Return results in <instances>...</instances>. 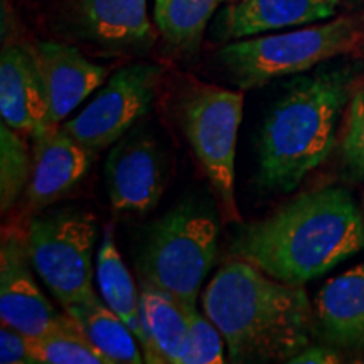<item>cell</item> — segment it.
I'll return each instance as SVG.
<instances>
[{
	"mask_svg": "<svg viewBox=\"0 0 364 364\" xmlns=\"http://www.w3.org/2000/svg\"><path fill=\"white\" fill-rule=\"evenodd\" d=\"M363 248L361 206L349 191L326 186L299 194L270 216L241 226L230 250L272 279L304 285Z\"/></svg>",
	"mask_w": 364,
	"mask_h": 364,
	"instance_id": "1",
	"label": "cell"
},
{
	"mask_svg": "<svg viewBox=\"0 0 364 364\" xmlns=\"http://www.w3.org/2000/svg\"><path fill=\"white\" fill-rule=\"evenodd\" d=\"M203 307L225 338L231 363H290L316 336L314 306L302 285L272 279L240 258L213 277Z\"/></svg>",
	"mask_w": 364,
	"mask_h": 364,
	"instance_id": "2",
	"label": "cell"
},
{
	"mask_svg": "<svg viewBox=\"0 0 364 364\" xmlns=\"http://www.w3.org/2000/svg\"><path fill=\"white\" fill-rule=\"evenodd\" d=\"M356 78L358 68L346 65L299 76L287 86L258 139L262 189L290 193L331 156Z\"/></svg>",
	"mask_w": 364,
	"mask_h": 364,
	"instance_id": "3",
	"label": "cell"
},
{
	"mask_svg": "<svg viewBox=\"0 0 364 364\" xmlns=\"http://www.w3.org/2000/svg\"><path fill=\"white\" fill-rule=\"evenodd\" d=\"M220 223L198 201L177 204L147 228L136 252L140 280L196 307L204 279L218 258Z\"/></svg>",
	"mask_w": 364,
	"mask_h": 364,
	"instance_id": "4",
	"label": "cell"
},
{
	"mask_svg": "<svg viewBox=\"0 0 364 364\" xmlns=\"http://www.w3.org/2000/svg\"><path fill=\"white\" fill-rule=\"evenodd\" d=\"M171 113L211 182L225 220L240 223L235 159L243 118V93L186 80L171 98Z\"/></svg>",
	"mask_w": 364,
	"mask_h": 364,
	"instance_id": "5",
	"label": "cell"
},
{
	"mask_svg": "<svg viewBox=\"0 0 364 364\" xmlns=\"http://www.w3.org/2000/svg\"><path fill=\"white\" fill-rule=\"evenodd\" d=\"M364 43V27L354 17H338L324 24L290 33L236 39L218 54L231 81L241 90L262 88L273 80L306 73Z\"/></svg>",
	"mask_w": 364,
	"mask_h": 364,
	"instance_id": "6",
	"label": "cell"
},
{
	"mask_svg": "<svg viewBox=\"0 0 364 364\" xmlns=\"http://www.w3.org/2000/svg\"><path fill=\"white\" fill-rule=\"evenodd\" d=\"M95 216L65 206L43 209L29 221L26 245L34 272L65 309L93 297Z\"/></svg>",
	"mask_w": 364,
	"mask_h": 364,
	"instance_id": "7",
	"label": "cell"
},
{
	"mask_svg": "<svg viewBox=\"0 0 364 364\" xmlns=\"http://www.w3.org/2000/svg\"><path fill=\"white\" fill-rule=\"evenodd\" d=\"M164 68L135 63L113 73L78 115L61 127L97 154L115 145L150 110Z\"/></svg>",
	"mask_w": 364,
	"mask_h": 364,
	"instance_id": "8",
	"label": "cell"
},
{
	"mask_svg": "<svg viewBox=\"0 0 364 364\" xmlns=\"http://www.w3.org/2000/svg\"><path fill=\"white\" fill-rule=\"evenodd\" d=\"M167 172L166 152L149 132L132 130L122 136L105 162L113 215L139 218L152 211L166 191Z\"/></svg>",
	"mask_w": 364,
	"mask_h": 364,
	"instance_id": "9",
	"label": "cell"
},
{
	"mask_svg": "<svg viewBox=\"0 0 364 364\" xmlns=\"http://www.w3.org/2000/svg\"><path fill=\"white\" fill-rule=\"evenodd\" d=\"M66 22L75 38L115 54H142L157 36L147 0H68Z\"/></svg>",
	"mask_w": 364,
	"mask_h": 364,
	"instance_id": "10",
	"label": "cell"
},
{
	"mask_svg": "<svg viewBox=\"0 0 364 364\" xmlns=\"http://www.w3.org/2000/svg\"><path fill=\"white\" fill-rule=\"evenodd\" d=\"M26 236L4 235L0 247V317L2 324L39 338L56 322L58 311L36 284Z\"/></svg>",
	"mask_w": 364,
	"mask_h": 364,
	"instance_id": "11",
	"label": "cell"
},
{
	"mask_svg": "<svg viewBox=\"0 0 364 364\" xmlns=\"http://www.w3.org/2000/svg\"><path fill=\"white\" fill-rule=\"evenodd\" d=\"M33 140L34 167L26 198L31 209L43 211L78 188L95 154L59 125L46 127Z\"/></svg>",
	"mask_w": 364,
	"mask_h": 364,
	"instance_id": "12",
	"label": "cell"
},
{
	"mask_svg": "<svg viewBox=\"0 0 364 364\" xmlns=\"http://www.w3.org/2000/svg\"><path fill=\"white\" fill-rule=\"evenodd\" d=\"M29 48L44 85L51 125L61 124L107 80L108 68L90 61L75 46L36 41Z\"/></svg>",
	"mask_w": 364,
	"mask_h": 364,
	"instance_id": "13",
	"label": "cell"
},
{
	"mask_svg": "<svg viewBox=\"0 0 364 364\" xmlns=\"http://www.w3.org/2000/svg\"><path fill=\"white\" fill-rule=\"evenodd\" d=\"M316 336L343 354H364V263L331 279L316 302Z\"/></svg>",
	"mask_w": 364,
	"mask_h": 364,
	"instance_id": "14",
	"label": "cell"
},
{
	"mask_svg": "<svg viewBox=\"0 0 364 364\" xmlns=\"http://www.w3.org/2000/svg\"><path fill=\"white\" fill-rule=\"evenodd\" d=\"M2 122L31 136L49 127V107L29 44H6L0 56Z\"/></svg>",
	"mask_w": 364,
	"mask_h": 364,
	"instance_id": "15",
	"label": "cell"
},
{
	"mask_svg": "<svg viewBox=\"0 0 364 364\" xmlns=\"http://www.w3.org/2000/svg\"><path fill=\"white\" fill-rule=\"evenodd\" d=\"M341 0H238L220 16L223 39H245L329 19Z\"/></svg>",
	"mask_w": 364,
	"mask_h": 364,
	"instance_id": "16",
	"label": "cell"
},
{
	"mask_svg": "<svg viewBox=\"0 0 364 364\" xmlns=\"http://www.w3.org/2000/svg\"><path fill=\"white\" fill-rule=\"evenodd\" d=\"M140 318L145 332L142 353L149 364H181L189 332L191 312L174 295L140 280Z\"/></svg>",
	"mask_w": 364,
	"mask_h": 364,
	"instance_id": "17",
	"label": "cell"
},
{
	"mask_svg": "<svg viewBox=\"0 0 364 364\" xmlns=\"http://www.w3.org/2000/svg\"><path fill=\"white\" fill-rule=\"evenodd\" d=\"M65 312L112 364L145 363L144 353L139 351L135 343L134 332L124 318L98 299L97 294L85 302L65 307Z\"/></svg>",
	"mask_w": 364,
	"mask_h": 364,
	"instance_id": "18",
	"label": "cell"
},
{
	"mask_svg": "<svg viewBox=\"0 0 364 364\" xmlns=\"http://www.w3.org/2000/svg\"><path fill=\"white\" fill-rule=\"evenodd\" d=\"M97 280L102 297L112 311L124 318L140 344L145 341V332L140 318V295L129 268L125 267L113 240L112 226L105 228L103 240L97 252Z\"/></svg>",
	"mask_w": 364,
	"mask_h": 364,
	"instance_id": "19",
	"label": "cell"
},
{
	"mask_svg": "<svg viewBox=\"0 0 364 364\" xmlns=\"http://www.w3.org/2000/svg\"><path fill=\"white\" fill-rule=\"evenodd\" d=\"M226 0H156L154 17L166 49L176 56H194L206 26Z\"/></svg>",
	"mask_w": 364,
	"mask_h": 364,
	"instance_id": "20",
	"label": "cell"
},
{
	"mask_svg": "<svg viewBox=\"0 0 364 364\" xmlns=\"http://www.w3.org/2000/svg\"><path fill=\"white\" fill-rule=\"evenodd\" d=\"M27 343L36 364H112L66 312L59 314L48 332L27 338Z\"/></svg>",
	"mask_w": 364,
	"mask_h": 364,
	"instance_id": "21",
	"label": "cell"
},
{
	"mask_svg": "<svg viewBox=\"0 0 364 364\" xmlns=\"http://www.w3.org/2000/svg\"><path fill=\"white\" fill-rule=\"evenodd\" d=\"M33 154L16 129L0 125V209L11 211L33 177Z\"/></svg>",
	"mask_w": 364,
	"mask_h": 364,
	"instance_id": "22",
	"label": "cell"
},
{
	"mask_svg": "<svg viewBox=\"0 0 364 364\" xmlns=\"http://www.w3.org/2000/svg\"><path fill=\"white\" fill-rule=\"evenodd\" d=\"M341 167L351 179H364V83L353 90L341 139Z\"/></svg>",
	"mask_w": 364,
	"mask_h": 364,
	"instance_id": "23",
	"label": "cell"
},
{
	"mask_svg": "<svg viewBox=\"0 0 364 364\" xmlns=\"http://www.w3.org/2000/svg\"><path fill=\"white\" fill-rule=\"evenodd\" d=\"M225 338L211 318L198 311L191 312L189 332L181 364H221L225 363Z\"/></svg>",
	"mask_w": 364,
	"mask_h": 364,
	"instance_id": "24",
	"label": "cell"
},
{
	"mask_svg": "<svg viewBox=\"0 0 364 364\" xmlns=\"http://www.w3.org/2000/svg\"><path fill=\"white\" fill-rule=\"evenodd\" d=\"M0 363H33V358H31L29 353V343H27V336L7 324H2V327H0Z\"/></svg>",
	"mask_w": 364,
	"mask_h": 364,
	"instance_id": "25",
	"label": "cell"
},
{
	"mask_svg": "<svg viewBox=\"0 0 364 364\" xmlns=\"http://www.w3.org/2000/svg\"><path fill=\"white\" fill-rule=\"evenodd\" d=\"M344 354L339 353L338 349L331 348L327 344H309L307 348H304L302 351L295 354V356L290 359L292 364H304V363H343Z\"/></svg>",
	"mask_w": 364,
	"mask_h": 364,
	"instance_id": "26",
	"label": "cell"
},
{
	"mask_svg": "<svg viewBox=\"0 0 364 364\" xmlns=\"http://www.w3.org/2000/svg\"><path fill=\"white\" fill-rule=\"evenodd\" d=\"M361 211H363V218H364V194H363V199H361Z\"/></svg>",
	"mask_w": 364,
	"mask_h": 364,
	"instance_id": "27",
	"label": "cell"
}]
</instances>
